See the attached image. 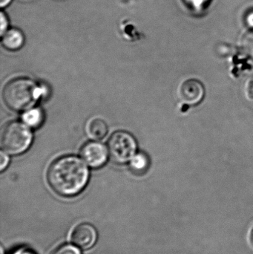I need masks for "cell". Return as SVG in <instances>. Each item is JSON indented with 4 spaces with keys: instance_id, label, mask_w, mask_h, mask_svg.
Here are the masks:
<instances>
[{
    "instance_id": "obj_9",
    "label": "cell",
    "mask_w": 253,
    "mask_h": 254,
    "mask_svg": "<svg viewBox=\"0 0 253 254\" xmlns=\"http://www.w3.org/2000/svg\"><path fill=\"white\" fill-rule=\"evenodd\" d=\"M88 133L92 138L101 140L108 133V126L102 119H92L88 125Z\"/></svg>"
},
{
    "instance_id": "obj_1",
    "label": "cell",
    "mask_w": 253,
    "mask_h": 254,
    "mask_svg": "<svg viewBox=\"0 0 253 254\" xmlns=\"http://www.w3.org/2000/svg\"><path fill=\"white\" fill-rule=\"evenodd\" d=\"M89 169L76 156L67 155L55 160L47 173L51 188L62 196H72L80 193L89 181Z\"/></svg>"
},
{
    "instance_id": "obj_2",
    "label": "cell",
    "mask_w": 253,
    "mask_h": 254,
    "mask_svg": "<svg viewBox=\"0 0 253 254\" xmlns=\"http://www.w3.org/2000/svg\"><path fill=\"white\" fill-rule=\"evenodd\" d=\"M43 92V89L33 80L19 77L7 83L3 91V100L10 110L24 111L31 108Z\"/></svg>"
},
{
    "instance_id": "obj_15",
    "label": "cell",
    "mask_w": 253,
    "mask_h": 254,
    "mask_svg": "<svg viewBox=\"0 0 253 254\" xmlns=\"http://www.w3.org/2000/svg\"><path fill=\"white\" fill-rule=\"evenodd\" d=\"M52 254H80L79 251L71 246H65L56 249Z\"/></svg>"
},
{
    "instance_id": "obj_19",
    "label": "cell",
    "mask_w": 253,
    "mask_h": 254,
    "mask_svg": "<svg viewBox=\"0 0 253 254\" xmlns=\"http://www.w3.org/2000/svg\"><path fill=\"white\" fill-rule=\"evenodd\" d=\"M11 1V0H0V5L1 6V7H4V6L7 5V4L10 3V1Z\"/></svg>"
},
{
    "instance_id": "obj_3",
    "label": "cell",
    "mask_w": 253,
    "mask_h": 254,
    "mask_svg": "<svg viewBox=\"0 0 253 254\" xmlns=\"http://www.w3.org/2000/svg\"><path fill=\"white\" fill-rule=\"evenodd\" d=\"M32 138V133L25 124L9 122L1 131V147L10 155H19L29 148Z\"/></svg>"
},
{
    "instance_id": "obj_11",
    "label": "cell",
    "mask_w": 253,
    "mask_h": 254,
    "mask_svg": "<svg viewBox=\"0 0 253 254\" xmlns=\"http://www.w3.org/2000/svg\"><path fill=\"white\" fill-rule=\"evenodd\" d=\"M130 161L131 168L135 173L145 171L149 165L148 158L142 153L137 154Z\"/></svg>"
},
{
    "instance_id": "obj_21",
    "label": "cell",
    "mask_w": 253,
    "mask_h": 254,
    "mask_svg": "<svg viewBox=\"0 0 253 254\" xmlns=\"http://www.w3.org/2000/svg\"><path fill=\"white\" fill-rule=\"evenodd\" d=\"M250 242H251V246L253 248V228L251 232V235H250Z\"/></svg>"
},
{
    "instance_id": "obj_14",
    "label": "cell",
    "mask_w": 253,
    "mask_h": 254,
    "mask_svg": "<svg viewBox=\"0 0 253 254\" xmlns=\"http://www.w3.org/2000/svg\"><path fill=\"white\" fill-rule=\"evenodd\" d=\"M184 2L195 10H200L207 4L209 0H184Z\"/></svg>"
},
{
    "instance_id": "obj_13",
    "label": "cell",
    "mask_w": 253,
    "mask_h": 254,
    "mask_svg": "<svg viewBox=\"0 0 253 254\" xmlns=\"http://www.w3.org/2000/svg\"><path fill=\"white\" fill-rule=\"evenodd\" d=\"M244 95L247 101L253 104V75L245 81L244 86Z\"/></svg>"
},
{
    "instance_id": "obj_4",
    "label": "cell",
    "mask_w": 253,
    "mask_h": 254,
    "mask_svg": "<svg viewBox=\"0 0 253 254\" xmlns=\"http://www.w3.org/2000/svg\"><path fill=\"white\" fill-rule=\"evenodd\" d=\"M108 150L114 162L124 164L135 156L137 143L133 136L129 133L124 131H116L108 140Z\"/></svg>"
},
{
    "instance_id": "obj_7",
    "label": "cell",
    "mask_w": 253,
    "mask_h": 254,
    "mask_svg": "<svg viewBox=\"0 0 253 254\" xmlns=\"http://www.w3.org/2000/svg\"><path fill=\"white\" fill-rule=\"evenodd\" d=\"M96 230L89 224L77 225L71 234V241L81 249H90L96 243Z\"/></svg>"
},
{
    "instance_id": "obj_16",
    "label": "cell",
    "mask_w": 253,
    "mask_h": 254,
    "mask_svg": "<svg viewBox=\"0 0 253 254\" xmlns=\"http://www.w3.org/2000/svg\"><path fill=\"white\" fill-rule=\"evenodd\" d=\"M0 161H1V163H0V170H1V171H3L7 167V164H8V156L6 154H4V152H1Z\"/></svg>"
},
{
    "instance_id": "obj_8",
    "label": "cell",
    "mask_w": 253,
    "mask_h": 254,
    "mask_svg": "<svg viewBox=\"0 0 253 254\" xmlns=\"http://www.w3.org/2000/svg\"><path fill=\"white\" fill-rule=\"evenodd\" d=\"M3 46L7 50L16 51L20 49L24 43V37L19 30H8L3 34L1 40Z\"/></svg>"
},
{
    "instance_id": "obj_17",
    "label": "cell",
    "mask_w": 253,
    "mask_h": 254,
    "mask_svg": "<svg viewBox=\"0 0 253 254\" xmlns=\"http://www.w3.org/2000/svg\"><path fill=\"white\" fill-rule=\"evenodd\" d=\"M7 27V17H5L4 13H1V34L3 35L6 28Z\"/></svg>"
},
{
    "instance_id": "obj_18",
    "label": "cell",
    "mask_w": 253,
    "mask_h": 254,
    "mask_svg": "<svg viewBox=\"0 0 253 254\" xmlns=\"http://www.w3.org/2000/svg\"><path fill=\"white\" fill-rule=\"evenodd\" d=\"M247 22L249 26L253 28V11L250 13L247 16Z\"/></svg>"
},
{
    "instance_id": "obj_10",
    "label": "cell",
    "mask_w": 253,
    "mask_h": 254,
    "mask_svg": "<svg viewBox=\"0 0 253 254\" xmlns=\"http://www.w3.org/2000/svg\"><path fill=\"white\" fill-rule=\"evenodd\" d=\"M22 120L27 126L37 128L43 123V113L40 109H31L22 116Z\"/></svg>"
},
{
    "instance_id": "obj_6",
    "label": "cell",
    "mask_w": 253,
    "mask_h": 254,
    "mask_svg": "<svg viewBox=\"0 0 253 254\" xmlns=\"http://www.w3.org/2000/svg\"><path fill=\"white\" fill-rule=\"evenodd\" d=\"M204 96V88L199 80L190 79L180 86L179 98L184 104L194 106L199 104Z\"/></svg>"
},
{
    "instance_id": "obj_20",
    "label": "cell",
    "mask_w": 253,
    "mask_h": 254,
    "mask_svg": "<svg viewBox=\"0 0 253 254\" xmlns=\"http://www.w3.org/2000/svg\"><path fill=\"white\" fill-rule=\"evenodd\" d=\"M15 254H34L30 252L29 251L23 250V251H19V252Z\"/></svg>"
},
{
    "instance_id": "obj_12",
    "label": "cell",
    "mask_w": 253,
    "mask_h": 254,
    "mask_svg": "<svg viewBox=\"0 0 253 254\" xmlns=\"http://www.w3.org/2000/svg\"><path fill=\"white\" fill-rule=\"evenodd\" d=\"M242 46L245 53L253 59V31L245 36Z\"/></svg>"
},
{
    "instance_id": "obj_5",
    "label": "cell",
    "mask_w": 253,
    "mask_h": 254,
    "mask_svg": "<svg viewBox=\"0 0 253 254\" xmlns=\"http://www.w3.org/2000/svg\"><path fill=\"white\" fill-rule=\"evenodd\" d=\"M108 150L99 142H89L81 149V156L88 165L99 168L106 162Z\"/></svg>"
}]
</instances>
